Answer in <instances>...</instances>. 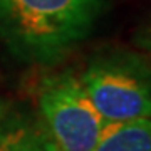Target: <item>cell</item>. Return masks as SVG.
Masks as SVG:
<instances>
[{
  "label": "cell",
  "instance_id": "6da1fadb",
  "mask_svg": "<svg viewBox=\"0 0 151 151\" xmlns=\"http://www.w3.org/2000/svg\"><path fill=\"white\" fill-rule=\"evenodd\" d=\"M103 0H0V37L17 59L64 60L94 30Z\"/></svg>",
  "mask_w": 151,
  "mask_h": 151
},
{
  "label": "cell",
  "instance_id": "7a4b0ae2",
  "mask_svg": "<svg viewBox=\"0 0 151 151\" xmlns=\"http://www.w3.org/2000/svg\"><path fill=\"white\" fill-rule=\"evenodd\" d=\"M79 79L108 123L151 119V64L139 55L131 52L96 55Z\"/></svg>",
  "mask_w": 151,
  "mask_h": 151
},
{
  "label": "cell",
  "instance_id": "3957f363",
  "mask_svg": "<svg viewBox=\"0 0 151 151\" xmlns=\"http://www.w3.org/2000/svg\"><path fill=\"white\" fill-rule=\"evenodd\" d=\"M37 108L55 151H92L109 124L72 72L49 76L40 82Z\"/></svg>",
  "mask_w": 151,
  "mask_h": 151
},
{
  "label": "cell",
  "instance_id": "277c9868",
  "mask_svg": "<svg viewBox=\"0 0 151 151\" xmlns=\"http://www.w3.org/2000/svg\"><path fill=\"white\" fill-rule=\"evenodd\" d=\"M0 151H55L40 121L9 113L0 124Z\"/></svg>",
  "mask_w": 151,
  "mask_h": 151
},
{
  "label": "cell",
  "instance_id": "5b68a950",
  "mask_svg": "<svg viewBox=\"0 0 151 151\" xmlns=\"http://www.w3.org/2000/svg\"><path fill=\"white\" fill-rule=\"evenodd\" d=\"M92 151H151V119L109 123Z\"/></svg>",
  "mask_w": 151,
  "mask_h": 151
},
{
  "label": "cell",
  "instance_id": "8992f818",
  "mask_svg": "<svg viewBox=\"0 0 151 151\" xmlns=\"http://www.w3.org/2000/svg\"><path fill=\"white\" fill-rule=\"evenodd\" d=\"M134 42H136V45L151 59V19L146 22L145 25H141V27L138 29V32H136V35H134Z\"/></svg>",
  "mask_w": 151,
  "mask_h": 151
},
{
  "label": "cell",
  "instance_id": "52a82bcc",
  "mask_svg": "<svg viewBox=\"0 0 151 151\" xmlns=\"http://www.w3.org/2000/svg\"><path fill=\"white\" fill-rule=\"evenodd\" d=\"M9 113H10V106H9V103H7L4 97L0 96V124L9 116Z\"/></svg>",
  "mask_w": 151,
  "mask_h": 151
}]
</instances>
